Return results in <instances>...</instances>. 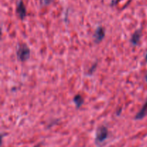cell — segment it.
Returning <instances> with one entry per match:
<instances>
[{
	"label": "cell",
	"mask_w": 147,
	"mask_h": 147,
	"mask_svg": "<svg viewBox=\"0 0 147 147\" xmlns=\"http://www.w3.org/2000/svg\"><path fill=\"white\" fill-rule=\"evenodd\" d=\"M145 79H146V81H147V72H146V77H145Z\"/></svg>",
	"instance_id": "8fae6325"
},
{
	"label": "cell",
	"mask_w": 147,
	"mask_h": 147,
	"mask_svg": "<svg viewBox=\"0 0 147 147\" xmlns=\"http://www.w3.org/2000/svg\"><path fill=\"white\" fill-rule=\"evenodd\" d=\"M73 101H74L75 104H76V108L77 109H80V106L83 105L84 100H83V97L80 95H76L74 97V98H73Z\"/></svg>",
	"instance_id": "52a82bcc"
},
{
	"label": "cell",
	"mask_w": 147,
	"mask_h": 147,
	"mask_svg": "<svg viewBox=\"0 0 147 147\" xmlns=\"http://www.w3.org/2000/svg\"><path fill=\"white\" fill-rule=\"evenodd\" d=\"M96 66H97V63H95V64L93 65L91 67H90V70H88V75H92V74H93V73H94L95 70H96Z\"/></svg>",
	"instance_id": "ba28073f"
},
{
	"label": "cell",
	"mask_w": 147,
	"mask_h": 147,
	"mask_svg": "<svg viewBox=\"0 0 147 147\" xmlns=\"http://www.w3.org/2000/svg\"><path fill=\"white\" fill-rule=\"evenodd\" d=\"M53 0H41V4L42 6H46L50 4Z\"/></svg>",
	"instance_id": "9c48e42d"
},
{
	"label": "cell",
	"mask_w": 147,
	"mask_h": 147,
	"mask_svg": "<svg viewBox=\"0 0 147 147\" xmlns=\"http://www.w3.org/2000/svg\"><path fill=\"white\" fill-rule=\"evenodd\" d=\"M94 39L96 43H99L103 40L105 37V30L103 27H98L96 29L94 34Z\"/></svg>",
	"instance_id": "277c9868"
},
{
	"label": "cell",
	"mask_w": 147,
	"mask_h": 147,
	"mask_svg": "<svg viewBox=\"0 0 147 147\" xmlns=\"http://www.w3.org/2000/svg\"><path fill=\"white\" fill-rule=\"evenodd\" d=\"M30 48L25 44L18 45L17 48V56L19 60L24 62L30 57Z\"/></svg>",
	"instance_id": "6da1fadb"
},
{
	"label": "cell",
	"mask_w": 147,
	"mask_h": 147,
	"mask_svg": "<svg viewBox=\"0 0 147 147\" xmlns=\"http://www.w3.org/2000/svg\"><path fill=\"white\" fill-rule=\"evenodd\" d=\"M109 136V131L104 126H101L98 128L96 134V142L97 143H103Z\"/></svg>",
	"instance_id": "7a4b0ae2"
},
{
	"label": "cell",
	"mask_w": 147,
	"mask_h": 147,
	"mask_svg": "<svg viewBox=\"0 0 147 147\" xmlns=\"http://www.w3.org/2000/svg\"><path fill=\"white\" fill-rule=\"evenodd\" d=\"M146 62H147V53H146Z\"/></svg>",
	"instance_id": "7c38bea8"
},
{
	"label": "cell",
	"mask_w": 147,
	"mask_h": 147,
	"mask_svg": "<svg viewBox=\"0 0 147 147\" xmlns=\"http://www.w3.org/2000/svg\"><path fill=\"white\" fill-rule=\"evenodd\" d=\"M40 146V144H37V146H34V147H39Z\"/></svg>",
	"instance_id": "30bf717a"
},
{
	"label": "cell",
	"mask_w": 147,
	"mask_h": 147,
	"mask_svg": "<svg viewBox=\"0 0 147 147\" xmlns=\"http://www.w3.org/2000/svg\"><path fill=\"white\" fill-rule=\"evenodd\" d=\"M146 115H147V100L145 102L144 105L143 106L142 109L140 110V111L136 114V117H135V119H136V120H140V119H142L143 118H144Z\"/></svg>",
	"instance_id": "8992f818"
},
{
	"label": "cell",
	"mask_w": 147,
	"mask_h": 147,
	"mask_svg": "<svg viewBox=\"0 0 147 147\" xmlns=\"http://www.w3.org/2000/svg\"><path fill=\"white\" fill-rule=\"evenodd\" d=\"M17 14H18V17H20V20H23L25 18L27 11H26V7L24 2L22 0H20L17 3Z\"/></svg>",
	"instance_id": "3957f363"
},
{
	"label": "cell",
	"mask_w": 147,
	"mask_h": 147,
	"mask_svg": "<svg viewBox=\"0 0 147 147\" xmlns=\"http://www.w3.org/2000/svg\"><path fill=\"white\" fill-rule=\"evenodd\" d=\"M141 37H142V31L141 30H138L135 32L132 35L131 39V42L134 45H136L140 41Z\"/></svg>",
	"instance_id": "5b68a950"
}]
</instances>
